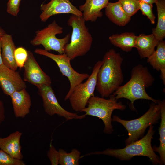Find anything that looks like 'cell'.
<instances>
[{
  "label": "cell",
  "instance_id": "obj_26",
  "mask_svg": "<svg viewBox=\"0 0 165 165\" xmlns=\"http://www.w3.org/2000/svg\"><path fill=\"white\" fill-rule=\"evenodd\" d=\"M25 162L21 160L14 158L0 149V165H25Z\"/></svg>",
  "mask_w": 165,
  "mask_h": 165
},
{
  "label": "cell",
  "instance_id": "obj_20",
  "mask_svg": "<svg viewBox=\"0 0 165 165\" xmlns=\"http://www.w3.org/2000/svg\"><path fill=\"white\" fill-rule=\"evenodd\" d=\"M105 14L112 22L119 26H124L130 21L131 17L125 12L119 1L109 2L105 8Z\"/></svg>",
  "mask_w": 165,
  "mask_h": 165
},
{
  "label": "cell",
  "instance_id": "obj_4",
  "mask_svg": "<svg viewBox=\"0 0 165 165\" xmlns=\"http://www.w3.org/2000/svg\"><path fill=\"white\" fill-rule=\"evenodd\" d=\"M82 16L72 14L67 21L72 28L70 42L66 44L64 53L71 59L85 55L90 49L93 41L92 35Z\"/></svg>",
  "mask_w": 165,
  "mask_h": 165
},
{
  "label": "cell",
  "instance_id": "obj_15",
  "mask_svg": "<svg viewBox=\"0 0 165 165\" xmlns=\"http://www.w3.org/2000/svg\"><path fill=\"white\" fill-rule=\"evenodd\" d=\"M109 0H86L85 2L79 6V10L82 13L86 21L95 22L103 16L101 10L105 8Z\"/></svg>",
  "mask_w": 165,
  "mask_h": 165
},
{
  "label": "cell",
  "instance_id": "obj_7",
  "mask_svg": "<svg viewBox=\"0 0 165 165\" xmlns=\"http://www.w3.org/2000/svg\"><path fill=\"white\" fill-rule=\"evenodd\" d=\"M63 28L54 20L47 27L35 32V36L31 41L30 43L33 46L42 45L44 50L50 51L52 50L60 54L64 53L65 45L69 42L71 35L69 33L62 38H59L56 35L62 33Z\"/></svg>",
  "mask_w": 165,
  "mask_h": 165
},
{
  "label": "cell",
  "instance_id": "obj_19",
  "mask_svg": "<svg viewBox=\"0 0 165 165\" xmlns=\"http://www.w3.org/2000/svg\"><path fill=\"white\" fill-rule=\"evenodd\" d=\"M156 50L147 58V62L153 68L161 72L160 78L165 84V41H159Z\"/></svg>",
  "mask_w": 165,
  "mask_h": 165
},
{
  "label": "cell",
  "instance_id": "obj_14",
  "mask_svg": "<svg viewBox=\"0 0 165 165\" xmlns=\"http://www.w3.org/2000/svg\"><path fill=\"white\" fill-rule=\"evenodd\" d=\"M15 116L24 118L30 112L31 105V97L26 89L15 91L10 96Z\"/></svg>",
  "mask_w": 165,
  "mask_h": 165
},
{
  "label": "cell",
  "instance_id": "obj_11",
  "mask_svg": "<svg viewBox=\"0 0 165 165\" xmlns=\"http://www.w3.org/2000/svg\"><path fill=\"white\" fill-rule=\"evenodd\" d=\"M28 53L24 66V80L37 87L42 85H51L52 81L50 77L42 70L32 53L29 51Z\"/></svg>",
  "mask_w": 165,
  "mask_h": 165
},
{
  "label": "cell",
  "instance_id": "obj_18",
  "mask_svg": "<svg viewBox=\"0 0 165 165\" xmlns=\"http://www.w3.org/2000/svg\"><path fill=\"white\" fill-rule=\"evenodd\" d=\"M159 41L152 33L148 35L141 34L136 36L135 48L141 58H148L155 51Z\"/></svg>",
  "mask_w": 165,
  "mask_h": 165
},
{
  "label": "cell",
  "instance_id": "obj_3",
  "mask_svg": "<svg viewBox=\"0 0 165 165\" xmlns=\"http://www.w3.org/2000/svg\"><path fill=\"white\" fill-rule=\"evenodd\" d=\"M154 133L153 126L151 125L144 137L127 145L123 148H108L103 151L91 152L85 156L104 155L115 157L121 160H128L134 156H143L148 157L153 164H161L160 157L155 153L151 146V140Z\"/></svg>",
  "mask_w": 165,
  "mask_h": 165
},
{
  "label": "cell",
  "instance_id": "obj_32",
  "mask_svg": "<svg viewBox=\"0 0 165 165\" xmlns=\"http://www.w3.org/2000/svg\"><path fill=\"white\" fill-rule=\"evenodd\" d=\"M139 1H141L143 2H145L150 4H153L154 3H156L157 2V0H138Z\"/></svg>",
  "mask_w": 165,
  "mask_h": 165
},
{
  "label": "cell",
  "instance_id": "obj_23",
  "mask_svg": "<svg viewBox=\"0 0 165 165\" xmlns=\"http://www.w3.org/2000/svg\"><path fill=\"white\" fill-rule=\"evenodd\" d=\"M161 121L159 129L160 135V145L159 147L154 146V151L158 152L160 155L161 164L165 163V101L164 99L160 101Z\"/></svg>",
  "mask_w": 165,
  "mask_h": 165
},
{
  "label": "cell",
  "instance_id": "obj_30",
  "mask_svg": "<svg viewBox=\"0 0 165 165\" xmlns=\"http://www.w3.org/2000/svg\"><path fill=\"white\" fill-rule=\"evenodd\" d=\"M47 155L51 165H58L59 164V152L51 144L50 145V148Z\"/></svg>",
  "mask_w": 165,
  "mask_h": 165
},
{
  "label": "cell",
  "instance_id": "obj_9",
  "mask_svg": "<svg viewBox=\"0 0 165 165\" xmlns=\"http://www.w3.org/2000/svg\"><path fill=\"white\" fill-rule=\"evenodd\" d=\"M34 52L36 54L49 57L54 61L62 75L68 78L70 83V88L65 97V101L68 99L75 87L89 76L87 73H79L75 71L71 66V60L65 53L55 54L41 48L35 49Z\"/></svg>",
  "mask_w": 165,
  "mask_h": 165
},
{
  "label": "cell",
  "instance_id": "obj_2",
  "mask_svg": "<svg viewBox=\"0 0 165 165\" xmlns=\"http://www.w3.org/2000/svg\"><path fill=\"white\" fill-rule=\"evenodd\" d=\"M154 81V77L147 68L139 64L132 68L130 79L120 86L112 94L117 100L125 98L129 100L131 108L134 109V102L138 99L149 100L157 103L160 100L152 98L145 90L146 88L152 85Z\"/></svg>",
  "mask_w": 165,
  "mask_h": 165
},
{
  "label": "cell",
  "instance_id": "obj_6",
  "mask_svg": "<svg viewBox=\"0 0 165 165\" xmlns=\"http://www.w3.org/2000/svg\"><path fill=\"white\" fill-rule=\"evenodd\" d=\"M108 99L94 96L89 100L87 107L82 112H85V116L89 115L97 117L101 119L105 125L104 132L107 134H111L113 131L111 122L112 114L115 109L124 110L125 105L121 101L118 102L115 96L111 95Z\"/></svg>",
  "mask_w": 165,
  "mask_h": 165
},
{
  "label": "cell",
  "instance_id": "obj_28",
  "mask_svg": "<svg viewBox=\"0 0 165 165\" xmlns=\"http://www.w3.org/2000/svg\"><path fill=\"white\" fill-rule=\"evenodd\" d=\"M28 54V51L24 48L22 47L16 48L14 52V57L18 67L20 68L24 67Z\"/></svg>",
  "mask_w": 165,
  "mask_h": 165
},
{
  "label": "cell",
  "instance_id": "obj_22",
  "mask_svg": "<svg viewBox=\"0 0 165 165\" xmlns=\"http://www.w3.org/2000/svg\"><path fill=\"white\" fill-rule=\"evenodd\" d=\"M157 23L152 29V34L159 41L165 37V0H157Z\"/></svg>",
  "mask_w": 165,
  "mask_h": 165
},
{
  "label": "cell",
  "instance_id": "obj_13",
  "mask_svg": "<svg viewBox=\"0 0 165 165\" xmlns=\"http://www.w3.org/2000/svg\"><path fill=\"white\" fill-rule=\"evenodd\" d=\"M0 86L3 93L9 96L15 91L27 87L25 81L19 72L3 64L0 65Z\"/></svg>",
  "mask_w": 165,
  "mask_h": 165
},
{
  "label": "cell",
  "instance_id": "obj_34",
  "mask_svg": "<svg viewBox=\"0 0 165 165\" xmlns=\"http://www.w3.org/2000/svg\"><path fill=\"white\" fill-rule=\"evenodd\" d=\"M6 33L5 31L0 27V38L4 35Z\"/></svg>",
  "mask_w": 165,
  "mask_h": 165
},
{
  "label": "cell",
  "instance_id": "obj_31",
  "mask_svg": "<svg viewBox=\"0 0 165 165\" xmlns=\"http://www.w3.org/2000/svg\"><path fill=\"white\" fill-rule=\"evenodd\" d=\"M5 118V110L3 102L0 100V125Z\"/></svg>",
  "mask_w": 165,
  "mask_h": 165
},
{
  "label": "cell",
  "instance_id": "obj_5",
  "mask_svg": "<svg viewBox=\"0 0 165 165\" xmlns=\"http://www.w3.org/2000/svg\"><path fill=\"white\" fill-rule=\"evenodd\" d=\"M160 101L157 103L152 102L148 111L136 119L126 120L117 116H113L112 121L120 123L127 131L129 137L125 141L126 145L138 140L148 127L158 122L161 116Z\"/></svg>",
  "mask_w": 165,
  "mask_h": 165
},
{
  "label": "cell",
  "instance_id": "obj_33",
  "mask_svg": "<svg viewBox=\"0 0 165 165\" xmlns=\"http://www.w3.org/2000/svg\"><path fill=\"white\" fill-rule=\"evenodd\" d=\"M1 39L0 38V65L3 64L1 56Z\"/></svg>",
  "mask_w": 165,
  "mask_h": 165
},
{
  "label": "cell",
  "instance_id": "obj_1",
  "mask_svg": "<svg viewBox=\"0 0 165 165\" xmlns=\"http://www.w3.org/2000/svg\"><path fill=\"white\" fill-rule=\"evenodd\" d=\"M97 74L96 90L103 97H109L123 81L121 68L123 59L113 49L107 51Z\"/></svg>",
  "mask_w": 165,
  "mask_h": 165
},
{
  "label": "cell",
  "instance_id": "obj_29",
  "mask_svg": "<svg viewBox=\"0 0 165 165\" xmlns=\"http://www.w3.org/2000/svg\"><path fill=\"white\" fill-rule=\"evenodd\" d=\"M21 0H8L7 12L14 16H17L19 11Z\"/></svg>",
  "mask_w": 165,
  "mask_h": 165
},
{
  "label": "cell",
  "instance_id": "obj_8",
  "mask_svg": "<svg viewBox=\"0 0 165 165\" xmlns=\"http://www.w3.org/2000/svg\"><path fill=\"white\" fill-rule=\"evenodd\" d=\"M102 64V61H98L95 64L92 73L87 80L77 85L69 96L68 100L75 111L82 112L86 107L90 98L94 96L97 74Z\"/></svg>",
  "mask_w": 165,
  "mask_h": 165
},
{
  "label": "cell",
  "instance_id": "obj_24",
  "mask_svg": "<svg viewBox=\"0 0 165 165\" xmlns=\"http://www.w3.org/2000/svg\"><path fill=\"white\" fill-rule=\"evenodd\" d=\"M60 154L59 164L61 165H78L81 158V153L76 148L73 149L71 152L67 153L63 149L58 150Z\"/></svg>",
  "mask_w": 165,
  "mask_h": 165
},
{
  "label": "cell",
  "instance_id": "obj_12",
  "mask_svg": "<svg viewBox=\"0 0 165 165\" xmlns=\"http://www.w3.org/2000/svg\"><path fill=\"white\" fill-rule=\"evenodd\" d=\"M42 13L39 16L41 21L46 22L51 16L57 14H71L82 16V13L69 0H51L40 6Z\"/></svg>",
  "mask_w": 165,
  "mask_h": 165
},
{
  "label": "cell",
  "instance_id": "obj_21",
  "mask_svg": "<svg viewBox=\"0 0 165 165\" xmlns=\"http://www.w3.org/2000/svg\"><path fill=\"white\" fill-rule=\"evenodd\" d=\"M136 36L132 32H125L110 36L109 39L114 46L126 52L130 51L135 48Z\"/></svg>",
  "mask_w": 165,
  "mask_h": 165
},
{
  "label": "cell",
  "instance_id": "obj_16",
  "mask_svg": "<svg viewBox=\"0 0 165 165\" xmlns=\"http://www.w3.org/2000/svg\"><path fill=\"white\" fill-rule=\"evenodd\" d=\"M22 135V132L16 131L7 137L0 138V149L14 158L22 160L23 156L20 141Z\"/></svg>",
  "mask_w": 165,
  "mask_h": 165
},
{
  "label": "cell",
  "instance_id": "obj_17",
  "mask_svg": "<svg viewBox=\"0 0 165 165\" xmlns=\"http://www.w3.org/2000/svg\"><path fill=\"white\" fill-rule=\"evenodd\" d=\"M0 38L3 63L8 68L16 71L18 67L14 57V52L16 47L12 36L6 33Z\"/></svg>",
  "mask_w": 165,
  "mask_h": 165
},
{
  "label": "cell",
  "instance_id": "obj_10",
  "mask_svg": "<svg viewBox=\"0 0 165 165\" xmlns=\"http://www.w3.org/2000/svg\"><path fill=\"white\" fill-rule=\"evenodd\" d=\"M37 88L42 100L44 111L49 115L56 114L66 120L80 119L85 117L84 114L79 115L64 108L59 104L51 85H42Z\"/></svg>",
  "mask_w": 165,
  "mask_h": 165
},
{
  "label": "cell",
  "instance_id": "obj_27",
  "mask_svg": "<svg viewBox=\"0 0 165 165\" xmlns=\"http://www.w3.org/2000/svg\"><path fill=\"white\" fill-rule=\"evenodd\" d=\"M139 7L142 14L146 16L152 24L155 23L156 17L152 11L153 5L141 1H139Z\"/></svg>",
  "mask_w": 165,
  "mask_h": 165
},
{
  "label": "cell",
  "instance_id": "obj_25",
  "mask_svg": "<svg viewBox=\"0 0 165 165\" xmlns=\"http://www.w3.org/2000/svg\"><path fill=\"white\" fill-rule=\"evenodd\" d=\"M126 13L131 17L139 10L138 0H118Z\"/></svg>",
  "mask_w": 165,
  "mask_h": 165
}]
</instances>
